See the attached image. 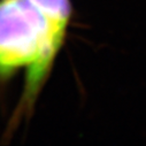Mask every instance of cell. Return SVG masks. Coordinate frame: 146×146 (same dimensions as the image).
<instances>
[{
    "instance_id": "6da1fadb",
    "label": "cell",
    "mask_w": 146,
    "mask_h": 146,
    "mask_svg": "<svg viewBox=\"0 0 146 146\" xmlns=\"http://www.w3.org/2000/svg\"><path fill=\"white\" fill-rule=\"evenodd\" d=\"M71 13L31 0H0V83L25 68L22 96L6 136L31 115L64 43Z\"/></svg>"
}]
</instances>
